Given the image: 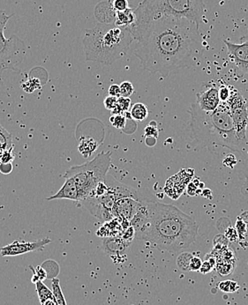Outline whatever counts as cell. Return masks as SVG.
Masks as SVG:
<instances>
[{
    "mask_svg": "<svg viewBox=\"0 0 248 305\" xmlns=\"http://www.w3.org/2000/svg\"><path fill=\"white\" fill-rule=\"evenodd\" d=\"M137 41L134 54L141 67L163 77L174 70L191 67L202 49V37L196 23L172 16H162L152 22Z\"/></svg>",
    "mask_w": 248,
    "mask_h": 305,
    "instance_id": "6da1fadb",
    "label": "cell"
},
{
    "mask_svg": "<svg viewBox=\"0 0 248 305\" xmlns=\"http://www.w3.org/2000/svg\"><path fill=\"white\" fill-rule=\"evenodd\" d=\"M198 229L195 220L176 206L148 200L147 221L135 237L159 250L178 252L195 242Z\"/></svg>",
    "mask_w": 248,
    "mask_h": 305,
    "instance_id": "7a4b0ae2",
    "label": "cell"
},
{
    "mask_svg": "<svg viewBox=\"0 0 248 305\" xmlns=\"http://www.w3.org/2000/svg\"><path fill=\"white\" fill-rule=\"evenodd\" d=\"M187 111L191 116V132L200 148L223 147L233 152L244 153L245 144L237 139L227 103H221L211 112L202 111L196 103H193Z\"/></svg>",
    "mask_w": 248,
    "mask_h": 305,
    "instance_id": "3957f363",
    "label": "cell"
},
{
    "mask_svg": "<svg viewBox=\"0 0 248 305\" xmlns=\"http://www.w3.org/2000/svg\"><path fill=\"white\" fill-rule=\"evenodd\" d=\"M134 41L130 29L114 23H98L86 30L83 39L86 60L110 66L126 55Z\"/></svg>",
    "mask_w": 248,
    "mask_h": 305,
    "instance_id": "277c9868",
    "label": "cell"
},
{
    "mask_svg": "<svg viewBox=\"0 0 248 305\" xmlns=\"http://www.w3.org/2000/svg\"><path fill=\"white\" fill-rule=\"evenodd\" d=\"M136 21L130 28L138 40L150 23L162 16L185 18L200 28L205 17L203 0H143L135 9Z\"/></svg>",
    "mask_w": 248,
    "mask_h": 305,
    "instance_id": "5b68a950",
    "label": "cell"
},
{
    "mask_svg": "<svg viewBox=\"0 0 248 305\" xmlns=\"http://www.w3.org/2000/svg\"><path fill=\"white\" fill-rule=\"evenodd\" d=\"M111 165V152H102L82 165L73 166L66 170L64 177H73L79 190L80 202L88 198L97 184L104 182Z\"/></svg>",
    "mask_w": 248,
    "mask_h": 305,
    "instance_id": "8992f818",
    "label": "cell"
},
{
    "mask_svg": "<svg viewBox=\"0 0 248 305\" xmlns=\"http://www.w3.org/2000/svg\"><path fill=\"white\" fill-rule=\"evenodd\" d=\"M105 183L108 185V191L105 194L97 198L88 197L81 202L93 216L103 222H107L114 219L112 209L118 199L128 197L135 199L143 198L134 188L120 183L109 174L105 179Z\"/></svg>",
    "mask_w": 248,
    "mask_h": 305,
    "instance_id": "52a82bcc",
    "label": "cell"
},
{
    "mask_svg": "<svg viewBox=\"0 0 248 305\" xmlns=\"http://www.w3.org/2000/svg\"><path fill=\"white\" fill-rule=\"evenodd\" d=\"M14 15H8L3 10L0 11V83L2 82L4 71L21 73L19 67L23 64L26 56L27 46L24 41L15 35H12L9 38L5 37L7 23Z\"/></svg>",
    "mask_w": 248,
    "mask_h": 305,
    "instance_id": "ba28073f",
    "label": "cell"
},
{
    "mask_svg": "<svg viewBox=\"0 0 248 305\" xmlns=\"http://www.w3.org/2000/svg\"><path fill=\"white\" fill-rule=\"evenodd\" d=\"M230 108V114L233 119L234 127L237 139L241 142L247 143L246 129L248 127V104L244 97L237 92L236 89L231 87V95L227 102Z\"/></svg>",
    "mask_w": 248,
    "mask_h": 305,
    "instance_id": "9c48e42d",
    "label": "cell"
},
{
    "mask_svg": "<svg viewBox=\"0 0 248 305\" xmlns=\"http://www.w3.org/2000/svg\"><path fill=\"white\" fill-rule=\"evenodd\" d=\"M51 243L52 240L49 237L39 239L34 242L15 241L6 246L2 247L0 250V254L3 257H15L33 251H40L44 250V248Z\"/></svg>",
    "mask_w": 248,
    "mask_h": 305,
    "instance_id": "30bf717a",
    "label": "cell"
},
{
    "mask_svg": "<svg viewBox=\"0 0 248 305\" xmlns=\"http://www.w3.org/2000/svg\"><path fill=\"white\" fill-rule=\"evenodd\" d=\"M230 61L244 74H248V39L242 44H232L224 40Z\"/></svg>",
    "mask_w": 248,
    "mask_h": 305,
    "instance_id": "8fae6325",
    "label": "cell"
},
{
    "mask_svg": "<svg viewBox=\"0 0 248 305\" xmlns=\"http://www.w3.org/2000/svg\"><path fill=\"white\" fill-rule=\"evenodd\" d=\"M144 199L145 198L135 199L130 197L118 199L112 209L113 216L114 218H119L120 220L131 221L137 213L141 203Z\"/></svg>",
    "mask_w": 248,
    "mask_h": 305,
    "instance_id": "7c38bea8",
    "label": "cell"
},
{
    "mask_svg": "<svg viewBox=\"0 0 248 305\" xmlns=\"http://www.w3.org/2000/svg\"><path fill=\"white\" fill-rule=\"evenodd\" d=\"M131 242L126 241L120 236H110L105 237L102 241L101 249L105 254L113 258H120L126 254V250L129 249Z\"/></svg>",
    "mask_w": 248,
    "mask_h": 305,
    "instance_id": "4fadbf2b",
    "label": "cell"
},
{
    "mask_svg": "<svg viewBox=\"0 0 248 305\" xmlns=\"http://www.w3.org/2000/svg\"><path fill=\"white\" fill-rule=\"evenodd\" d=\"M218 88L215 86L205 89L202 92L198 93L196 97L197 105L200 110L211 112L218 108L220 103Z\"/></svg>",
    "mask_w": 248,
    "mask_h": 305,
    "instance_id": "5bb4252c",
    "label": "cell"
},
{
    "mask_svg": "<svg viewBox=\"0 0 248 305\" xmlns=\"http://www.w3.org/2000/svg\"><path fill=\"white\" fill-rule=\"evenodd\" d=\"M54 199H69L74 202H80L78 187L73 177H67L65 184L60 188V191L47 198V200Z\"/></svg>",
    "mask_w": 248,
    "mask_h": 305,
    "instance_id": "9a60e30c",
    "label": "cell"
},
{
    "mask_svg": "<svg viewBox=\"0 0 248 305\" xmlns=\"http://www.w3.org/2000/svg\"><path fill=\"white\" fill-rule=\"evenodd\" d=\"M95 16L99 23L111 24L115 23L117 12L113 8L112 2L108 0L97 5L95 9Z\"/></svg>",
    "mask_w": 248,
    "mask_h": 305,
    "instance_id": "2e32d148",
    "label": "cell"
},
{
    "mask_svg": "<svg viewBox=\"0 0 248 305\" xmlns=\"http://www.w3.org/2000/svg\"><path fill=\"white\" fill-rule=\"evenodd\" d=\"M122 232L121 220L119 218H114L111 221L104 222V226L97 230V235L105 238L110 236H118L121 235Z\"/></svg>",
    "mask_w": 248,
    "mask_h": 305,
    "instance_id": "e0dca14e",
    "label": "cell"
},
{
    "mask_svg": "<svg viewBox=\"0 0 248 305\" xmlns=\"http://www.w3.org/2000/svg\"><path fill=\"white\" fill-rule=\"evenodd\" d=\"M135 21H136L135 10L129 8L128 9H126V11L117 13L114 24L116 26L120 27V28L130 29L134 24Z\"/></svg>",
    "mask_w": 248,
    "mask_h": 305,
    "instance_id": "ac0fdd59",
    "label": "cell"
},
{
    "mask_svg": "<svg viewBox=\"0 0 248 305\" xmlns=\"http://www.w3.org/2000/svg\"><path fill=\"white\" fill-rule=\"evenodd\" d=\"M98 147H99V143L95 139H93L91 137H84L80 140L78 149L82 156L87 159L89 158L95 151H97Z\"/></svg>",
    "mask_w": 248,
    "mask_h": 305,
    "instance_id": "d6986e66",
    "label": "cell"
},
{
    "mask_svg": "<svg viewBox=\"0 0 248 305\" xmlns=\"http://www.w3.org/2000/svg\"><path fill=\"white\" fill-rule=\"evenodd\" d=\"M131 116L135 121H144L148 117V110L144 103H135L130 111Z\"/></svg>",
    "mask_w": 248,
    "mask_h": 305,
    "instance_id": "ffe728a7",
    "label": "cell"
},
{
    "mask_svg": "<svg viewBox=\"0 0 248 305\" xmlns=\"http://www.w3.org/2000/svg\"><path fill=\"white\" fill-rule=\"evenodd\" d=\"M36 287H37V292L38 297H39V301L42 304L45 301L50 300V299H54V294H53L52 290H51L41 280L36 283Z\"/></svg>",
    "mask_w": 248,
    "mask_h": 305,
    "instance_id": "44dd1931",
    "label": "cell"
},
{
    "mask_svg": "<svg viewBox=\"0 0 248 305\" xmlns=\"http://www.w3.org/2000/svg\"><path fill=\"white\" fill-rule=\"evenodd\" d=\"M13 145V137L11 133L0 125V155L4 152L11 148Z\"/></svg>",
    "mask_w": 248,
    "mask_h": 305,
    "instance_id": "7402d4cb",
    "label": "cell"
},
{
    "mask_svg": "<svg viewBox=\"0 0 248 305\" xmlns=\"http://www.w3.org/2000/svg\"><path fill=\"white\" fill-rule=\"evenodd\" d=\"M52 292L54 294V299L58 305H67L66 298L64 296L63 292L60 287V279L54 278L52 280Z\"/></svg>",
    "mask_w": 248,
    "mask_h": 305,
    "instance_id": "603a6c76",
    "label": "cell"
},
{
    "mask_svg": "<svg viewBox=\"0 0 248 305\" xmlns=\"http://www.w3.org/2000/svg\"><path fill=\"white\" fill-rule=\"evenodd\" d=\"M41 265L47 272L48 278H51L52 279H54V278H57V276L60 273V265L56 261L48 259V260L45 261V263H43Z\"/></svg>",
    "mask_w": 248,
    "mask_h": 305,
    "instance_id": "cb8c5ba5",
    "label": "cell"
},
{
    "mask_svg": "<svg viewBox=\"0 0 248 305\" xmlns=\"http://www.w3.org/2000/svg\"><path fill=\"white\" fill-rule=\"evenodd\" d=\"M193 257V255L188 252H183L180 254L177 259L178 268L181 269L182 271H189V265Z\"/></svg>",
    "mask_w": 248,
    "mask_h": 305,
    "instance_id": "d4e9b609",
    "label": "cell"
},
{
    "mask_svg": "<svg viewBox=\"0 0 248 305\" xmlns=\"http://www.w3.org/2000/svg\"><path fill=\"white\" fill-rule=\"evenodd\" d=\"M110 122L113 127L124 131L127 124V119L124 114L111 115Z\"/></svg>",
    "mask_w": 248,
    "mask_h": 305,
    "instance_id": "484cf974",
    "label": "cell"
},
{
    "mask_svg": "<svg viewBox=\"0 0 248 305\" xmlns=\"http://www.w3.org/2000/svg\"><path fill=\"white\" fill-rule=\"evenodd\" d=\"M218 288L224 293H234L239 288V286L234 280H224L218 283Z\"/></svg>",
    "mask_w": 248,
    "mask_h": 305,
    "instance_id": "4316f807",
    "label": "cell"
},
{
    "mask_svg": "<svg viewBox=\"0 0 248 305\" xmlns=\"http://www.w3.org/2000/svg\"><path fill=\"white\" fill-rule=\"evenodd\" d=\"M235 228L237 232V235H238V238L240 241H242V239L244 240L246 231H247V222L244 220L243 217L241 216L237 219L236 225H235Z\"/></svg>",
    "mask_w": 248,
    "mask_h": 305,
    "instance_id": "83f0119b",
    "label": "cell"
},
{
    "mask_svg": "<svg viewBox=\"0 0 248 305\" xmlns=\"http://www.w3.org/2000/svg\"><path fill=\"white\" fill-rule=\"evenodd\" d=\"M219 98L222 103H227L231 95V86L221 85L218 88Z\"/></svg>",
    "mask_w": 248,
    "mask_h": 305,
    "instance_id": "f1b7e54d",
    "label": "cell"
},
{
    "mask_svg": "<svg viewBox=\"0 0 248 305\" xmlns=\"http://www.w3.org/2000/svg\"><path fill=\"white\" fill-rule=\"evenodd\" d=\"M145 137H154V138H158L159 136V132L157 129V124L156 121H151L148 124L144 129Z\"/></svg>",
    "mask_w": 248,
    "mask_h": 305,
    "instance_id": "f546056e",
    "label": "cell"
},
{
    "mask_svg": "<svg viewBox=\"0 0 248 305\" xmlns=\"http://www.w3.org/2000/svg\"><path fill=\"white\" fill-rule=\"evenodd\" d=\"M131 103H132V101L130 99V97L120 96L118 98L117 108L124 114L126 111H129Z\"/></svg>",
    "mask_w": 248,
    "mask_h": 305,
    "instance_id": "4dcf8cb0",
    "label": "cell"
},
{
    "mask_svg": "<svg viewBox=\"0 0 248 305\" xmlns=\"http://www.w3.org/2000/svg\"><path fill=\"white\" fill-rule=\"evenodd\" d=\"M119 87L123 97H130L134 92V88L130 81H123Z\"/></svg>",
    "mask_w": 248,
    "mask_h": 305,
    "instance_id": "1f68e13d",
    "label": "cell"
},
{
    "mask_svg": "<svg viewBox=\"0 0 248 305\" xmlns=\"http://www.w3.org/2000/svg\"><path fill=\"white\" fill-rule=\"evenodd\" d=\"M14 148L13 146L11 148L4 151L0 155V163H12L15 160V154H14Z\"/></svg>",
    "mask_w": 248,
    "mask_h": 305,
    "instance_id": "d6a6232c",
    "label": "cell"
},
{
    "mask_svg": "<svg viewBox=\"0 0 248 305\" xmlns=\"http://www.w3.org/2000/svg\"><path fill=\"white\" fill-rule=\"evenodd\" d=\"M215 260L214 257H211V258H208V259H206L205 262L202 263V265H201V268H200V272H202V273H208V272H211L213 269L215 268Z\"/></svg>",
    "mask_w": 248,
    "mask_h": 305,
    "instance_id": "836d02e7",
    "label": "cell"
},
{
    "mask_svg": "<svg viewBox=\"0 0 248 305\" xmlns=\"http://www.w3.org/2000/svg\"><path fill=\"white\" fill-rule=\"evenodd\" d=\"M30 268L33 271L34 275L37 276V278L39 279V280L43 281V280H45V279L48 278L47 272L45 271V269L44 268L42 265H38L36 268L33 267L32 265H30Z\"/></svg>",
    "mask_w": 248,
    "mask_h": 305,
    "instance_id": "e575fe53",
    "label": "cell"
},
{
    "mask_svg": "<svg viewBox=\"0 0 248 305\" xmlns=\"http://www.w3.org/2000/svg\"><path fill=\"white\" fill-rule=\"evenodd\" d=\"M112 6L117 13L126 11V9L129 8V3L127 0H113Z\"/></svg>",
    "mask_w": 248,
    "mask_h": 305,
    "instance_id": "d590c367",
    "label": "cell"
},
{
    "mask_svg": "<svg viewBox=\"0 0 248 305\" xmlns=\"http://www.w3.org/2000/svg\"><path fill=\"white\" fill-rule=\"evenodd\" d=\"M117 103H118V98L114 96H109L104 101V107L108 111H113L117 107Z\"/></svg>",
    "mask_w": 248,
    "mask_h": 305,
    "instance_id": "8d00e7d4",
    "label": "cell"
},
{
    "mask_svg": "<svg viewBox=\"0 0 248 305\" xmlns=\"http://www.w3.org/2000/svg\"><path fill=\"white\" fill-rule=\"evenodd\" d=\"M201 265H202V261L200 260V257H193L189 265V271L191 272L200 271Z\"/></svg>",
    "mask_w": 248,
    "mask_h": 305,
    "instance_id": "74e56055",
    "label": "cell"
},
{
    "mask_svg": "<svg viewBox=\"0 0 248 305\" xmlns=\"http://www.w3.org/2000/svg\"><path fill=\"white\" fill-rule=\"evenodd\" d=\"M120 236L126 241L132 242V240L135 237V229L133 226H130L129 228H126V230L122 232Z\"/></svg>",
    "mask_w": 248,
    "mask_h": 305,
    "instance_id": "f35d334b",
    "label": "cell"
},
{
    "mask_svg": "<svg viewBox=\"0 0 248 305\" xmlns=\"http://www.w3.org/2000/svg\"><path fill=\"white\" fill-rule=\"evenodd\" d=\"M108 94H109L110 96H114V97L119 98V97L121 96L120 87H119V85L117 84L111 85V87L109 88V90H108Z\"/></svg>",
    "mask_w": 248,
    "mask_h": 305,
    "instance_id": "ab89813d",
    "label": "cell"
},
{
    "mask_svg": "<svg viewBox=\"0 0 248 305\" xmlns=\"http://www.w3.org/2000/svg\"><path fill=\"white\" fill-rule=\"evenodd\" d=\"M0 171L5 175L11 173L13 171L12 163H0Z\"/></svg>",
    "mask_w": 248,
    "mask_h": 305,
    "instance_id": "60d3db41",
    "label": "cell"
},
{
    "mask_svg": "<svg viewBox=\"0 0 248 305\" xmlns=\"http://www.w3.org/2000/svg\"><path fill=\"white\" fill-rule=\"evenodd\" d=\"M145 143L148 147H155L157 143V139L154 137H145Z\"/></svg>",
    "mask_w": 248,
    "mask_h": 305,
    "instance_id": "b9f144b4",
    "label": "cell"
},
{
    "mask_svg": "<svg viewBox=\"0 0 248 305\" xmlns=\"http://www.w3.org/2000/svg\"><path fill=\"white\" fill-rule=\"evenodd\" d=\"M42 305H58L57 304V302H56L55 300L54 299H50L48 301H45Z\"/></svg>",
    "mask_w": 248,
    "mask_h": 305,
    "instance_id": "7bdbcfd3",
    "label": "cell"
}]
</instances>
